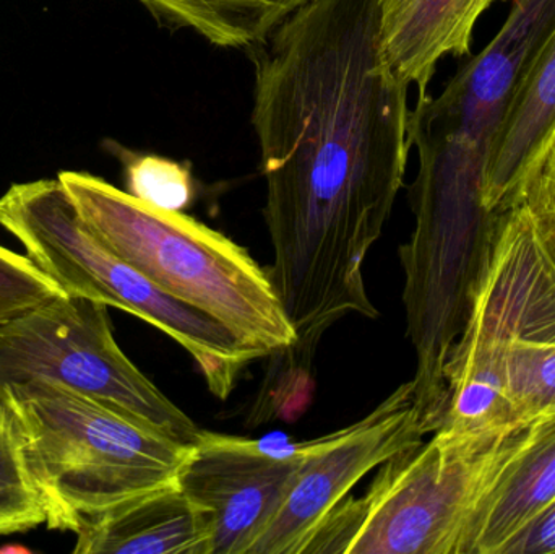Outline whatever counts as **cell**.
Instances as JSON below:
<instances>
[{"label": "cell", "mask_w": 555, "mask_h": 554, "mask_svg": "<svg viewBox=\"0 0 555 554\" xmlns=\"http://www.w3.org/2000/svg\"><path fill=\"white\" fill-rule=\"evenodd\" d=\"M59 181L88 230L172 298L228 328L257 360L291 353L296 332L269 269L246 247L182 211L153 207L87 172Z\"/></svg>", "instance_id": "cell-3"}, {"label": "cell", "mask_w": 555, "mask_h": 554, "mask_svg": "<svg viewBox=\"0 0 555 554\" xmlns=\"http://www.w3.org/2000/svg\"><path fill=\"white\" fill-rule=\"evenodd\" d=\"M129 194L163 210L182 211L194 197L191 169L158 155H130L126 159Z\"/></svg>", "instance_id": "cell-17"}, {"label": "cell", "mask_w": 555, "mask_h": 554, "mask_svg": "<svg viewBox=\"0 0 555 554\" xmlns=\"http://www.w3.org/2000/svg\"><path fill=\"white\" fill-rule=\"evenodd\" d=\"M109 306L59 295L0 324V392L31 381L75 390L106 409L194 446L204 429L117 345Z\"/></svg>", "instance_id": "cell-7"}, {"label": "cell", "mask_w": 555, "mask_h": 554, "mask_svg": "<svg viewBox=\"0 0 555 554\" xmlns=\"http://www.w3.org/2000/svg\"><path fill=\"white\" fill-rule=\"evenodd\" d=\"M494 0H380L388 62L420 96L447 55L469 54L473 33Z\"/></svg>", "instance_id": "cell-13"}, {"label": "cell", "mask_w": 555, "mask_h": 554, "mask_svg": "<svg viewBox=\"0 0 555 554\" xmlns=\"http://www.w3.org/2000/svg\"><path fill=\"white\" fill-rule=\"evenodd\" d=\"M502 554H555V503L512 539Z\"/></svg>", "instance_id": "cell-20"}, {"label": "cell", "mask_w": 555, "mask_h": 554, "mask_svg": "<svg viewBox=\"0 0 555 554\" xmlns=\"http://www.w3.org/2000/svg\"><path fill=\"white\" fill-rule=\"evenodd\" d=\"M302 455L304 442L276 452L204 429L178 481L210 524L211 554H250L286 501Z\"/></svg>", "instance_id": "cell-9"}, {"label": "cell", "mask_w": 555, "mask_h": 554, "mask_svg": "<svg viewBox=\"0 0 555 554\" xmlns=\"http://www.w3.org/2000/svg\"><path fill=\"white\" fill-rule=\"evenodd\" d=\"M159 22L191 29L220 48L250 49L266 41L309 0H139Z\"/></svg>", "instance_id": "cell-15"}, {"label": "cell", "mask_w": 555, "mask_h": 554, "mask_svg": "<svg viewBox=\"0 0 555 554\" xmlns=\"http://www.w3.org/2000/svg\"><path fill=\"white\" fill-rule=\"evenodd\" d=\"M512 2L501 31L430 96L437 117L488 155L518 83L555 29V0Z\"/></svg>", "instance_id": "cell-10"}, {"label": "cell", "mask_w": 555, "mask_h": 554, "mask_svg": "<svg viewBox=\"0 0 555 554\" xmlns=\"http://www.w3.org/2000/svg\"><path fill=\"white\" fill-rule=\"evenodd\" d=\"M46 519L44 503L26 467L18 436L0 403V536L28 532Z\"/></svg>", "instance_id": "cell-16"}, {"label": "cell", "mask_w": 555, "mask_h": 554, "mask_svg": "<svg viewBox=\"0 0 555 554\" xmlns=\"http://www.w3.org/2000/svg\"><path fill=\"white\" fill-rule=\"evenodd\" d=\"M555 126V29L531 62L499 126L486 165L485 202L499 210Z\"/></svg>", "instance_id": "cell-14"}, {"label": "cell", "mask_w": 555, "mask_h": 554, "mask_svg": "<svg viewBox=\"0 0 555 554\" xmlns=\"http://www.w3.org/2000/svg\"><path fill=\"white\" fill-rule=\"evenodd\" d=\"M75 536V554H211L210 524L179 481L104 511Z\"/></svg>", "instance_id": "cell-12"}, {"label": "cell", "mask_w": 555, "mask_h": 554, "mask_svg": "<svg viewBox=\"0 0 555 554\" xmlns=\"http://www.w3.org/2000/svg\"><path fill=\"white\" fill-rule=\"evenodd\" d=\"M443 377L442 431H501L555 412V254L518 205L501 207L491 259Z\"/></svg>", "instance_id": "cell-2"}, {"label": "cell", "mask_w": 555, "mask_h": 554, "mask_svg": "<svg viewBox=\"0 0 555 554\" xmlns=\"http://www.w3.org/2000/svg\"><path fill=\"white\" fill-rule=\"evenodd\" d=\"M424 436L411 379L354 425L304 442L293 488L250 554H304L317 527L356 484Z\"/></svg>", "instance_id": "cell-8"}, {"label": "cell", "mask_w": 555, "mask_h": 554, "mask_svg": "<svg viewBox=\"0 0 555 554\" xmlns=\"http://www.w3.org/2000/svg\"><path fill=\"white\" fill-rule=\"evenodd\" d=\"M524 208L555 254V126L525 166L504 205Z\"/></svg>", "instance_id": "cell-18"}, {"label": "cell", "mask_w": 555, "mask_h": 554, "mask_svg": "<svg viewBox=\"0 0 555 554\" xmlns=\"http://www.w3.org/2000/svg\"><path fill=\"white\" fill-rule=\"evenodd\" d=\"M62 293L26 256L0 247V324Z\"/></svg>", "instance_id": "cell-19"}, {"label": "cell", "mask_w": 555, "mask_h": 554, "mask_svg": "<svg viewBox=\"0 0 555 554\" xmlns=\"http://www.w3.org/2000/svg\"><path fill=\"white\" fill-rule=\"evenodd\" d=\"M249 52L269 273L304 358L346 315H378L362 267L403 188L410 85L388 62L380 0H309Z\"/></svg>", "instance_id": "cell-1"}, {"label": "cell", "mask_w": 555, "mask_h": 554, "mask_svg": "<svg viewBox=\"0 0 555 554\" xmlns=\"http://www.w3.org/2000/svg\"><path fill=\"white\" fill-rule=\"evenodd\" d=\"M0 403L12 420L51 530L75 533L117 504L176 484L192 451L48 381L7 387Z\"/></svg>", "instance_id": "cell-4"}, {"label": "cell", "mask_w": 555, "mask_h": 554, "mask_svg": "<svg viewBox=\"0 0 555 554\" xmlns=\"http://www.w3.org/2000/svg\"><path fill=\"white\" fill-rule=\"evenodd\" d=\"M528 422L501 431H436L378 467L362 497H346L304 554H460L479 494Z\"/></svg>", "instance_id": "cell-5"}, {"label": "cell", "mask_w": 555, "mask_h": 554, "mask_svg": "<svg viewBox=\"0 0 555 554\" xmlns=\"http://www.w3.org/2000/svg\"><path fill=\"white\" fill-rule=\"evenodd\" d=\"M555 503V412L530 420L479 494L460 554H502Z\"/></svg>", "instance_id": "cell-11"}, {"label": "cell", "mask_w": 555, "mask_h": 554, "mask_svg": "<svg viewBox=\"0 0 555 554\" xmlns=\"http://www.w3.org/2000/svg\"><path fill=\"white\" fill-rule=\"evenodd\" d=\"M0 227L65 295L130 312L181 345L217 399L227 400L241 371L257 360L220 322L172 298L107 249L59 179L12 185L0 197Z\"/></svg>", "instance_id": "cell-6"}]
</instances>
